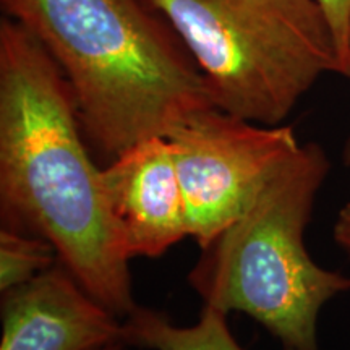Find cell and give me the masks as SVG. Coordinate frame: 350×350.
<instances>
[{
    "label": "cell",
    "mask_w": 350,
    "mask_h": 350,
    "mask_svg": "<svg viewBox=\"0 0 350 350\" xmlns=\"http://www.w3.org/2000/svg\"><path fill=\"white\" fill-rule=\"evenodd\" d=\"M62 70L23 25L0 23V203L3 227L31 232L117 317L137 308L100 170L81 138Z\"/></svg>",
    "instance_id": "6da1fadb"
},
{
    "label": "cell",
    "mask_w": 350,
    "mask_h": 350,
    "mask_svg": "<svg viewBox=\"0 0 350 350\" xmlns=\"http://www.w3.org/2000/svg\"><path fill=\"white\" fill-rule=\"evenodd\" d=\"M62 70L86 137L113 159L216 107L177 34L138 0H0Z\"/></svg>",
    "instance_id": "7a4b0ae2"
},
{
    "label": "cell",
    "mask_w": 350,
    "mask_h": 350,
    "mask_svg": "<svg viewBox=\"0 0 350 350\" xmlns=\"http://www.w3.org/2000/svg\"><path fill=\"white\" fill-rule=\"evenodd\" d=\"M327 172L321 146L300 144L242 216L201 250L188 274L204 305L248 314L287 350H319L323 306L350 291L349 275L321 268L305 247Z\"/></svg>",
    "instance_id": "3957f363"
},
{
    "label": "cell",
    "mask_w": 350,
    "mask_h": 350,
    "mask_svg": "<svg viewBox=\"0 0 350 350\" xmlns=\"http://www.w3.org/2000/svg\"><path fill=\"white\" fill-rule=\"evenodd\" d=\"M164 15L214 106L279 125L326 73L347 77L318 0H144Z\"/></svg>",
    "instance_id": "277c9868"
},
{
    "label": "cell",
    "mask_w": 350,
    "mask_h": 350,
    "mask_svg": "<svg viewBox=\"0 0 350 350\" xmlns=\"http://www.w3.org/2000/svg\"><path fill=\"white\" fill-rule=\"evenodd\" d=\"M165 138L180 180L188 237L201 250L242 216L300 148L292 126L255 124L217 107L193 113Z\"/></svg>",
    "instance_id": "5b68a950"
},
{
    "label": "cell",
    "mask_w": 350,
    "mask_h": 350,
    "mask_svg": "<svg viewBox=\"0 0 350 350\" xmlns=\"http://www.w3.org/2000/svg\"><path fill=\"white\" fill-rule=\"evenodd\" d=\"M104 193L129 258H156L188 237L185 203L167 138L129 148L100 170Z\"/></svg>",
    "instance_id": "8992f818"
},
{
    "label": "cell",
    "mask_w": 350,
    "mask_h": 350,
    "mask_svg": "<svg viewBox=\"0 0 350 350\" xmlns=\"http://www.w3.org/2000/svg\"><path fill=\"white\" fill-rule=\"evenodd\" d=\"M119 318L59 262L5 292L0 350H98L124 342Z\"/></svg>",
    "instance_id": "52a82bcc"
},
{
    "label": "cell",
    "mask_w": 350,
    "mask_h": 350,
    "mask_svg": "<svg viewBox=\"0 0 350 350\" xmlns=\"http://www.w3.org/2000/svg\"><path fill=\"white\" fill-rule=\"evenodd\" d=\"M124 342L152 350H243L232 336L227 313L209 305H203L193 326H175L165 314L137 306L124 321Z\"/></svg>",
    "instance_id": "ba28073f"
},
{
    "label": "cell",
    "mask_w": 350,
    "mask_h": 350,
    "mask_svg": "<svg viewBox=\"0 0 350 350\" xmlns=\"http://www.w3.org/2000/svg\"><path fill=\"white\" fill-rule=\"evenodd\" d=\"M55 248L39 235L2 227L0 232V291L5 292L33 281L54 266Z\"/></svg>",
    "instance_id": "9c48e42d"
},
{
    "label": "cell",
    "mask_w": 350,
    "mask_h": 350,
    "mask_svg": "<svg viewBox=\"0 0 350 350\" xmlns=\"http://www.w3.org/2000/svg\"><path fill=\"white\" fill-rule=\"evenodd\" d=\"M329 20L336 44L350 78V0H318Z\"/></svg>",
    "instance_id": "30bf717a"
},
{
    "label": "cell",
    "mask_w": 350,
    "mask_h": 350,
    "mask_svg": "<svg viewBox=\"0 0 350 350\" xmlns=\"http://www.w3.org/2000/svg\"><path fill=\"white\" fill-rule=\"evenodd\" d=\"M332 237L350 255V201L339 211L332 229Z\"/></svg>",
    "instance_id": "8fae6325"
},
{
    "label": "cell",
    "mask_w": 350,
    "mask_h": 350,
    "mask_svg": "<svg viewBox=\"0 0 350 350\" xmlns=\"http://www.w3.org/2000/svg\"><path fill=\"white\" fill-rule=\"evenodd\" d=\"M342 161H344V164H345V165H349V167H350V137H349L347 143H345V146H344Z\"/></svg>",
    "instance_id": "7c38bea8"
},
{
    "label": "cell",
    "mask_w": 350,
    "mask_h": 350,
    "mask_svg": "<svg viewBox=\"0 0 350 350\" xmlns=\"http://www.w3.org/2000/svg\"><path fill=\"white\" fill-rule=\"evenodd\" d=\"M98 350H126V344H124V342H113V344L106 345V347H100Z\"/></svg>",
    "instance_id": "4fadbf2b"
}]
</instances>
